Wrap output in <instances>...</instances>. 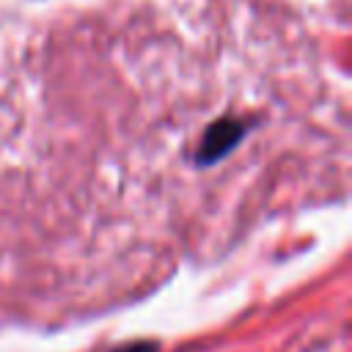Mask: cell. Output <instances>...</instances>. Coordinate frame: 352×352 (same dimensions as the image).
Listing matches in <instances>:
<instances>
[{
    "instance_id": "cell-1",
    "label": "cell",
    "mask_w": 352,
    "mask_h": 352,
    "mask_svg": "<svg viewBox=\"0 0 352 352\" xmlns=\"http://www.w3.org/2000/svg\"><path fill=\"white\" fill-rule=\"evenodd\" d=\"M124 352H151L148 346H135V349H124Z\"/></svg>"
}]
</instances>
